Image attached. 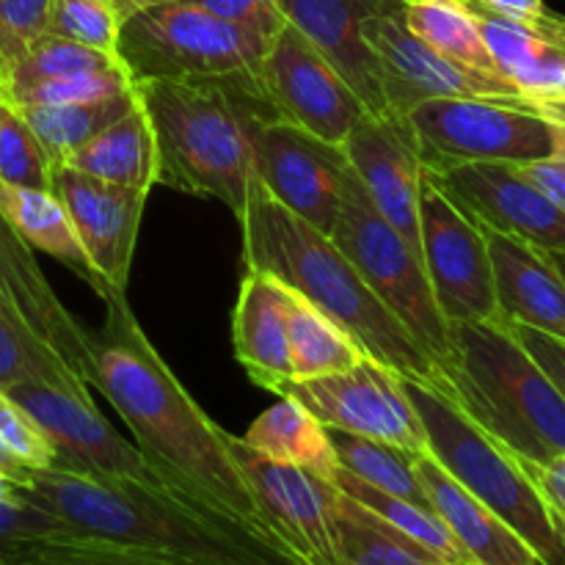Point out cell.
<instances>
[{"mask_svg":"<svg viewBox=\"0 0 565 565\" xmlns=\"http://www.w3.org/2000/svg\"><path fill=\"white\" fill-rule=\"evenodd\" d=\"M121 61L116 55L103 53V50L86 47V44L70 42V39L53 36L44 33L9 72L0 75V88L11 92V88L31 86L39 81H53V77L77 75V72H94V70H110L119 66Z\"/></svg>","mask_w":565,"mask_h":565,"instance_id":"obj_35","label":"cell"},{"mask_svg":"<svg viewBox=\"0 0 565 565\" xmlns=\"http://www.w3.org/2000/svg\"><path fill=\"white\" fill-rule=\"evenodd\" d=\"M0 441L17 461L33 472L55 467V450L47 436L6 392H0Z\"/></svg>","mask_w":565,"mask_h":565,"instance_id":"obj_42","label":"cell"},{"mask_svg":"<svg viewBox=\"0 0 565 565\" xmlns=\"http://www.w3.org/2000/svg\"><path fill=\"white\" fill-rule=\"evenodd\" d=\"M125 17L108 0H53L47 33L116 55ZM119 58V55H116Z\"/></svg>","mask_w":565,"mask_h":565,"instance_id":"obj_39","label":"cell"},{"mask_svg":"<svg viewBox=\"0 0 565 565\" xmlns=\"http://www.w3.org/2000/svg\"><path fill=\"white\" fill-rule=\"evenodd\" d=\"M257 77L276 119L334 147H342L367 114L340 72L287 22L268 44Z\"/></svg>","mask_w":565,"mask_h":565,"instance_id":"obj_13","label":"cell"},{"mask_svg":"<svg viewBox=\"0 0 565 565\" xmlns=\"http://www.w3.org/2000/svg\"><path fill=\"white\" fill-rule=\"evenodd\" d=\"M136 88L132 77L125 66H110V70L77 72V75L53 77V81H39L31 86L11 88L6 97L14 105H86L103 103V99L119 97Z\"/></svg>","mask_w":565,"mask_h":565,"instance_id":"obj_37","label":"cell"},{"mask_svg":"<svg viewBox=\"0 0 565 565\" xmlns=\"http://www.w3.org/2000/svg\"><path fill=\"white\" fill-rule=\"evenodd\" d=\"M331 241L351 259L379 301L436 359L441 373H447L450 323L430 290L423 254L375 210L351 166L342 180V207Z\"/></svg>","mask_w":565,"mask_h":565,"instance_id":"obj_8","label":"cell"},{"mask_svg":"<svg viewBox=\"0 0 565 565\" xmlns=\"http://www.w3.org/2000/svg\"><path fill=\"white\" fill-rule=\"evenodd\" d=\"M428 177L480 224L519 237L541 252L565 254V213L519 166L461 163Z\"/></svg>","mask_w":565,"mask_h":565,"instance_id":"obj_17","label":"cell"},{"mask_svg":"<svg viewBox=\"0 0 565 565\" xmlns=\"http://www.w3.org/2000/svg\"><path fill=\"white\" fill-rule=\"evenodd\" d=\"M0 309L11 323L36 337L61 364L88 384L94 331H88L50 287L33 248L0 215Z\"/></svg>","mask_w":565,"mask_h":565,"instance_id":"obj_19","label":"cell"},{"mask_svg":"<svg viewBox=\"0 0 565 565\" xmlns=\"http://www.w3.org/2000/svg\"><path fill=\"white\" fill-rule=\"evenodd\" d=\"M331 483H334L342 494H348L351 500H356L359 505L367 508V511L373 513V516H379L381 522L390 524V527L395 530V533H401L403 539H408L412 544H417L419 550L428 552L434 561H439L441 565H469L461 546L456 544V539L450 535L447 524L441 522L439 513L430 505H419V502L403 500V497L373 489V486L353 478L345 469H337Z\"/></svg>","mask_w":565,"mask_h":565,"instance_id":"obj_30","label":"cell"},{"mask_svg":"<svg viewBox=\"0 0 565 565\" xmlns=\"http://www.w3.org/2000/svg\"><path fill=\"white\" fill-rule=\"evenodd\" d=\"M403 17L414 36L423 39L428 47L450 58L452 64L502 77L486 47L478 20L469 9V0H412L403 6Z\"/></svg>","mask_w":565,"mask_h":565,"instance_id":"obj_31","label":"cell"},{"mask_svg":"<svg viewBox=\"0 0 565 565\" xmlns=\"http://www.w3.org/2000/svg\"><path fill=\"white\" fill-rule=\"evenodd\" d=\"M53 0H0V75L47 33Z\"/></svg>","mask_w":565,"mask_h":565,"instance_id":"obj_41","label":"cell"},{"mask_svg":"<svg viewBox=\"0 0 565 565\" xmlns=\"http://www.w3.org/2000/svg\"><path fill=\"white\" fill-rule=\"evenodd\" d=\"M108 3L127 20V17L138 14V11L152 9V6H160V3H169V0H108Z\"/></svg>","mask_w":565,"mask_h":565,"instance_id":"obj_49","label":"cell"},{"mask_svg":"<svg viewBox=\"0 0 565 565\" xmlns=\"http://www.w3.org/2000/svg\"><path fill=\"white\" fill-rule=\"evenodd\" d=\"M241 439L270 461L309 469L326 480L334 478V472L340 469L326 425L318 423L292 397H281L276 406L259 414Z\"/></svg>","mask_w":565,"mask_h":565,"instance_id":"obj_28","label":"cell"},{"mask_svg":"<svg viewBox=\"0 0 565 565\" xmlns=\"http://www.w3.org/2000/svg\"><path fill=\"white\" fill-rule=\"evenodd\" d=\"M268 44L199 6L169 0L127 17L116 55L132 83L213 81L257 70Z\"/></svg>","mask_w":565,"mask_h":565,"instance_id":"obj_9","label":"cell"},{"mask_svg":"<svg viewBox=\"0 0 565 565\" xmlns=\"http://www.w3.org/2000/svg\"><path fill=\"white\" fill-rule=\"evenodd\" d=\"M552 259H555L557 270H561V274H563V279H565V254H552Z\"/></svg>","mask_w":565,"mask_h":565,"instance_id":"obj_50","label":"cell"},{"mask_svg":"<svg viewBox=\"0 0 565 565\" xmlns=\"http://www.w3.org/2000/svg\"><path fill=\"white\" fill-rule=\"evenodd\" d=\"M235 218L243 230L246 270L274 276L287 290L315 303L356 340L364 356L386 364L403 379L445 384L436 359L379 301L329 235L281 207L259 182Z\"/></svg>","mask_w":565,"mask_h":565,"instance_id":"obj_2","label":"cell"},{"mask_svg":"<svg viewBox=\"0 0 565 565\" xmlns=\"http://www.w3.org/2000/svg\"><path fill=\"white\" fill-rule=\"evenodd\" d=\"M53 193L64 204L77 241L99 279L114 292H127L138 226L149 193L103 182L70 166H55Z\"/></svg>","mask_w":565,"mask_h":565,"instance_id":"obj_18","label":"cell"},{"mask_svg":"<svg viewBox=\"0 0 565 565\" xmlns=\"http://www.w3.org/2000/svg\"><path fill=\"white\" fill-rule=\"evenodd\" d=\"M287 342L292 381L342 373L364 359V351L345 329L292 290H287Z\"/></svg>","mask_w":565,"mask_h":565,"instance_id":"obj_29","label":"cell"},{"mask_svg":"<svg viewBox=\"0 0 565 565\" xmlns=\"http://www.w3.org/2000/svg\"><path fill=\"white\" fill-rule=\"evenodd\" d=\"M61 166L132 191H152L158 185V141L141 99L130 114L83 143Z\"/></svg>","mask_w":565,"mask_h":565,"instance_id":"obj_27","label":"cell"},{"mask_svg":"<svg viewBox=\"0 0 565 565\" xmlns=\"http://www.w3.org/2000/svg\"><path fill=\"white\" fill-rule=\"evenodd\" d=\"M417 478L428 505L439 513L469 565H541L535 552L497 519L483 502L469 494L430 452L417 456Z\"/></svg>","mask_w":565,"mask_h":565,"instance_id":"obj_24","label":"cell"},{"mask_svg":"<svg viewBox=\"0 0 565 565\" xmlns=\"http://www.w3.org/2000/svg\"><path fill=\"white\" fill-rule=\"evenodd\" d=\"M480 230L489 246L502 323H522L565 340V279L552 254L486 224Z\"/></svg>","mask_w":565,"mask_h":565,"instance_id":"obj_22","label":"cell"},{"mask_svg":"<svg viewBox=\"0 0 565 565\" xmlns=\"http://www.w3.org/2000/svg\"><path fill=\"white\" fill-rule=\"evenodd\" d=\"M0 215L11 224V230L33 248V252L50 254L58 259L61 265L81 276L99 298L116 296L97 270L88 263L86 252H83L81 241L75 235L70 215H66L64 204L53 191H39V188L11 185V182L0 180Z\"/></svg>","mask_w":565,"mask_h":565,"instance_id":"obj_26","label":"cell"},{"mask_svg":"<svg viewBox=\"0 0 565 565\" xmlns=\"http://www.w3.org/2000/svg\"><path fill=\"white\" fill-rule=\"evenodd\" d=\"M22 500L81 533L158 552L185 565H298L163 483L39 469L22 486Z\"/></svg>","mask_w":565,"mask_h":565,"instance_id":"obj_3","label":"cell"},{"mask_svg":"<svg viewBox=\"0 0 565 565\" xmlns=\"http://www.w3.org/2000/svg\"><path fill=\"white\" fill-rule=\"evenodd\" d=\"M505 326L508 331L522 342L524 351L539 362V367L555 381V386L565 397V340H561V337L544 334V331L530 329V326H522V323H505Z\"/></svg>","mask_w":565,"mask_h":565,"instance_id":"obj_45","label":"cell"},{"mask_svg":"<svg viewBox=\"0 0 565 565\" xmlns=\"http://www.w3.org/2000/svg\"><path fill=\"white\" fill-rule=\"evenodd\" d=\"M182 3L199 6V9L232 22V25L246 28V31L268 39V42H274L276 33L285 28L279 0H182Z\"/></svg>","mask_w":565,"mask_h":565,"instance_id":"obj_43","label":"cell"},{"mask_svg":"<svg viewBox=\"0 0 565 565\" xmlns=\"http://www.w3.org/2000/svg\"><path fill=\"white\" fill-rule=\"evenodd\" d=\"M0 392L25 408L47 436L55 450L53 469L97 480L160 483L147 456L99 414L88 386L72 381H22Z\"/></svg>","mask_w":565,"mask_h":565,"instance_id":"obj_10","label":"cell"},{"mask_svg":"<svg viewBox=\"0 0 565 565\" xmlns=\"http://www.w3.org/2000/svg\"><path fill=\"white\" fill-rule=\"evenodd\" d=\"M403 3H412V0H403Z\"/></svg>","mask_w":565,"mask_h":565,"instance_id":"obj_51","label":"cell"},{"mask_svg":"<svg viewBox=\"0 0 565 565\" xmlns=\"http://www.w3.org/2000/svg\"><path fill=\"white\" fill-rule=\"evenodd\" d=\"M53 160L28 127L25 116L0 88V180L53 191Z\"/></svg>","mask_w":565,"mask_h":565,"instance_id":"obj_36","label":"cell"},{"mask_svg":"<svg viewBox=\"0 0 565 565\" xmlns=\"http://www.w3.org/2000/svg\"><path fill=\"white\" fill-rule=\"evenodd\" d=\"M428 174L461 163L524 166L565 154V103L527 97L428 99L406 114Z\"/></svg>","mask_w":565,"mask_h":565,"instance_id":"obj_7","label":"cell"},{"mask_svg":"<svg viewBox=\"0 0 565 565\" xmlns=\"http://www.w3.org/2000/svg\"><path fill=\"white\" fill-rule=\"evenodd\" d=\"M403 0H279L281 17L296 28L351 86L370 116L392 119L384 94V72L364 22Z\"/></svg>","mask_w":565,"mask_h":565,"instance_id":"obj_21","label":"cell"},{"mask_svg":"<svg viewBox=\"0 0 565 565\" xmlns=\"http://www.w3.org/2000/svg\"><path fill=\"white\" fill-rule=\"evenodd\" d=\"M230 445L270 530L298 565H337V486L309 469L259 456L241 436H232Z\"/></svg>","mask_w":565,"mask_h":565,"instance_id":"obj_16","label":"cell"},{"mask_svg":"<svg viewBox=\"0 0 565 565\" xmlns=\"http://www.w3.org/2000/svg\"><path fill=\"white\" fill-rule=\"evenodd\" d=\"M497 72L539 105L565 103V44L469 3Z\"/></svg>","mask_w":565,"mask_h":565,"instance_id":"obj_25","label":"cell"},{"mask_svg":"<svg viewBox=\"0 0 565 565\" xmlns=\"http://www.w3.org/2000/svg\"><path fill=\"white\" fill-rule=\"evenodd\" d=\"M254 171L281 207L331 237L348 171L342 147L287 121H268L254 132Z\"/></svg>","mask_w":565,"mask_h":565,"instance_id":"obj_14","label":"cell"},{"mask_svg":"<svg viewBox=\"0 0 565 565\" xmlns=\"http://www.w3.org/2000/svg\"><path fill=\"white\" fill-rule=\"evenodd\" d=\"M257 70L213 81L136 83L158 141V185L213 199L235 215L246 207L259 182L254 132L279 121Z\"/></svg>","mask_w":565,"mask_h":565,"instance_id":"obj_4","label":"cell"},{"mask_svg":"<svg viewBox=\"0 0 565 565\" xmlns=\"http://www.w3.org/2000/svg\"><path fill=\"white\" fill-rule=\"evenodd\" d=\"M441 392L527 463L565 456V397L502 320L450 326Z\"/></svg>","mask_w":565,"mask_h":565,"instance_id":"obj_5","label":"cell"},{"mask_svg":"<svg viewBox=\"0 0 565 565\" xmlns=\"http://www.w3.org/2000/svg\"><path fill=\"white\" fill-rule=\"evenodd\" d=\"M403 6L406 3L392 6L390 11H381L364 22V39L375 50L384 72V94L392 116H406L428 99L522 97L505 77L472 72L428 47L423 39L408 31Z\"/></svg>","mask_w":565,"mask_h":565,"instance_id":"obj_15","label":"cell"},{"mask_svg":"<svg viewBox=\"0 0 565 565\" xmlns=\"http://www.w3.org/2000/svg\"><path fill=\"white\" fill-rule=\"evenodd\" d=\"M342 152L375 210L419 252V199L428 171L406 116L379 119L364 114L342 143Z\"/></svg>","mask_w":565,"mask_h":565,"instance_id":"obj_20","label":"cell"},{"mask_svg":"<svg viewBox=\"0 0 565 565\" xmlns=\"http://www.w3.org/2000/svg\"><path fill=\"white\" fill-rule=\"evenodd\" d=\"M64 519L31 502H0V565H39L44 546L70 533Z\"/></svg>","mask_w":565,"mask_h":565,"instance_id":"obj_38","label":"cell"},{"mask_svg":"<svg viewBox=\"0 0 565 565\" xmlns=\"http://www.w3.org/2000/svg\"><path fill=\"white\" fill-rule=\"evenodd\" d=\"M419 252L447 323L502 320L489 246L478 218L428 174L419 199Z\"/></svg>","mask_w":565,"mask_h":565,"instance_id":"obj_11","label":"cell"},{"mask_svg":"<svg viewBox=\"0 0 565 565\" xmlns=\"http://www.w3.org/2000/svg\"><path fill=\"white\" fill-rule=\"evenodd\" d=\"M138 105V88L119 94V97L103 99V103H86V105H17L20 114L25 116L28 127L39 143L44 147L47 158L53 166H61L70 160L72 152L108 130L114 121L130 114Z\"/></svg>","mask_w":565,"mask_h":565,"instance_id":"obj_32","label":"cell"},{"mask_svg":"<svg viewBox=\"0 0 565 565\" xmlns=\"http://www.w3.org/2000/svg\"><path fill=\"white\" fill-rule=\"evenodd\" d=\"M522 467L527 469L530 478L535 480L544 497L550 500V505L555 508V513L565 524V456L552 458L546 463H527L522 461Z\"/></svg>","mask_w":565,"mask_h":565,"instance_id":"obj_47","label":"cell"},{"mask_svg":"<svg viewBox=\"0 0 565 565\" xmlns=\"http://www.w3.org/2000/svg\"><path fill=\"white\" fill-rule=\"evenodd\" d=\"M334 535L337 565H441L340 489L334 494Z\"/></svg>","mask_w":565,"mask_h":565,"instance_id":"obj_33","label":"cell"},{"mask_svg":"<svg viewBox=\"0 0 565 565\" xmlns=\"http://www.w3.org/2000/svg\"><path fill=\"white\" fill-rule=\"evenodd\" d=\"M88 386L103 392L121 414L160 483L296 561L254 500L232 452V434L202 412L154 351L127 292L105 298V323L92 342Z\"/></svg>","mask_w":565,"mask_h":565,"instance_id":"obj_1","label":"cell"},{"mask_svg":"<svg viewBox=\"0 0 565 565\" xmlns=\"http://www.w3.org/2000/svg\"><path fill=\"white\" fill-rule=\"evenodd\" d=\"M232 345L248 379L281 397L292 381L287 342V287L274 276L246 270L232 309Z\"/></svg>","mask_w":565,"mask_h":565,"instance_id":"obj_23","label":"cell"},{"mask_svg":"<svg viewBox=\"0 0 565 565\" xmlns=\"http://www.w3.org/2000/svg\"><path fill=\"white\" fill-rule=\"evenodd\" d=\"M329 430V441L334 447L340 469L364 480L373 489L386 491V494L428 505V497H425L423 483L417 478L419 452L403 450V447L386 445V441L379 439H367V436L345 434V430Z\"/></svg>","mask_w":565,"mask_h":565,"instance_id":"obj_34","label":"cell"},{"mask_svg":"<svg viewBox=\"0 0 565 565\" xmlns=\"http://www.w3.org/2000/svg\"><path fill=\"white\" fill-rule=\"evenodd\" d=\"M469 3L480 6V9L491 11V14L505 17V20L535 28V31L565 44V17L555 14L544 0H469Z\"/></svg>","mask_w":565,"mask_h":565,"instance_id":"obj_44","label":"cell"},{"mask_svg":"<svg viewBox=\"0 0 565 565\" xmlns=\"http://www.w3.org/2000/svg\"><path fill=\"white\" fill-rule=\"evenodd\" d=\"M0 472L9 475V478H11V480H17V483H20V486H25L28 480H31L33 469H28L25 463L17 461V458L11 456L9 450H6L3 441H0Z\"/></svg>","mask_w":565,"mask_h":565,"instance_id":"obj_48","label":"cell"},{"mask_svg":"<svg viewBox=\"0 0 565 565\" xmlns=\"http://www.w3.org/2000/svg\"><path fill=\"white\" fill-rule=\"evenodd\" d=\"M522 174L544 193L546 199L557 204V207L565 213V154L563 158H546L535 160V163L519 166Z\"/></svg>","mask_w":565,"mask_h":565,"instance_id":"obj_46","label":"cell"},{"mask_svg":"<svg viewBox=\"0 0 565 565\" xmlns=\"http://www.w3.org/2000/svg\"><path fill=\"white\" fill-rule=\"evenodd\" d=\"M22 381H72V384H83L55 359L53 351H47L36 337L11 323L9 315L0 309V390H9V386L22 384Z\"/></svg>","mask_w":565,"mask_h":565,"instance_id":"obj_40","label":"cell"},{"mask_svg":"<svg viewBox=\"0 0 565 565\" xmlns=\"http://www.w3.org/2000/svg\"><path fill=\"white\" fill-rule=\"evenodd\" d=\"M403 386L423 419L430 458L502 519L541 565H565V524L522 461L478 428L436 384L403 379Z\"/></svg>","mask_w":565,"mask_h":565,"instance_id":"obj_6","label":"cell"},{"mask_svg":"<svg viewBox=\"0 0 565 565\" xmlns=\"http://www.w3.org/2000/svg\"><path fill=\"white\" fill-rule=\"evenodd\" d=\"M281 397L301 403L326 428L367 436L412 452H428V436L408 401L403 375L370 356L342 373L290 381Z\"/></svg>","mask_w":565,"mask_h":565,"instance_id":"obj_12","label":"cell"}]
</instances>
